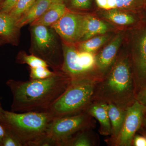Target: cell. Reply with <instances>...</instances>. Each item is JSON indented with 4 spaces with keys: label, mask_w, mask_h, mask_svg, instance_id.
<instances>
[{
    "label": "cell",
    "mask_w": 146,
    "mask_h": 146,
    "mask_svg": "<svg viewBox=\"0 0 146 146\" xmlns=\"http://www.w3.org/2000/svg\"><path fill=\"white\" fill-rule=\"evenodd\" d=\"M72 82L61 70L48 78L27 81L9 80L6 82L13 96L11 111L23 112L48 111Z\"/></svg>",
    "instance_id": "1"
},
{
    "label": "cell",
    "mask_w": 146,
    "mask_h": 146,
    "mask_svg": "<svg viewBox=\"0 0 146 146\" xmlns=\"http://www.w3.org/2000/svg\"><path fill=\"white\" fill-rule=\"evenodd\" d=\"M136 94L129 55L122 54L97 82L92 102L113 104L126 109L135 101Z\"/></svg>",
    "instance_id": "2"
},
{
    "label": "cell",
    "mask_w": 146,
    "mask_h": 146,
    "mask_svg": "<svg viewBox=\"0 0 146 146\" xmlns=\"http://www.w3.org/2000/svg\"><path fill=\"white\" fill-rule=\"evenodd\" d=\"M54 119L48 111L17 112L3 110L0 122L18 138L23 146H44Z\"/></svg>",
    "instance_id": "3"
},
{
    "label": "cell",
    "mask_w": 146,
    "mask_h": 146,
    "mask_svg": "<svg viewBox=\"0 0 146 146\" xmlns=\"http://www.w3.org/2000/svg\"><path fill=\"white\" fill-rule=\"evenodd\" d=\"M100 78L92 76L72 81L65 92L54 103L48 111L54 118L84 112L93 101L95 86Z\"/></svg>",
    "instance_id": "4"
},
{
    "label": "cell",
    "mask_w": 146,
    "mask_h": 146,
    "mask_svg": "<svg viewBox=\"0 0 146 146\" xmlns=\"http://www.w3.org/2000/svg\"><path fill=\"white\" fill-rule=\"evenodd\" d=\"M31 46L30 53L41 58L53 71L61 70L63 62L62 46L59 36L52 28L42 25H30Z\"/></svg>",
    "instance_id": "5"
},
{
    "label": "cell",
    "mask_w": 146,
    "mask_h": 146,
    "mask_svg": "<svg viewBox=\"0 0 146 146\" xmlns=\"http://www.w3.org/2000/svg\"><path fill=\"white\" fill-rule=\"evenodd\" d=\"M94 118L86 111L76 115L54 118L48 131L44 146H67L82 131L95 126Z\"/></svg>",
    "instance_id": "6"
},
{
    "label": "cell",
    "mask_w": 146,
    "mask_h": 146,
    "mask_svg": "<svg viewBox=\"0 0 146 146\" xmlns=\"http://www.w3.org/2000/svg\"><path fill=\"white\" fill-rule=\"evenodd\" d=\"M133 33L129 55L137 93L146 85V26Z\"/></svg>",
    "instance_id": "7"
},
{
    "label": "cell",
    "mask_w": 146,
    "mask_h": 146,
    "mask_svg": "<svg viewBox=\"0 0 146 146\" xmlns=\"http://www.w3.org/2000/svg\"><path fill=\"white\" fill-rule=\"evenodd\" d=\"M86 14L69 10L50 27L57 33L62 42L76 44L81 42L84 32Z\"/></svg>",
    "instance_id": "8"
},
{
    "label": "cell",
    "mask_w": 146,
    "mask_h": 146,
    "mask_svg": "<svg viewBox=\"0 0 146 146\" xmlns=\"http://www.w3.org/2000/svg\"><path fill=\"white\" fill-rule=\"evenodd\" d=\"M146 110L136 100L126 109L125 119L117 138L112 145L131 146L133 137L143 125Z\"/></svg>",
    "instance_id": "9"
},
{
    "label": "cell",
    "mask_w": 146,
    "mask_h": 146,
    "mask_svg": "<svg viewBox=\"0 0 146 146\" xmlns=\"http://www.w3.org/2000/svg\"><path fill=\"white\" fill-rule=\"evenodd\" d=\"M63 62L61 70L71 78L72 81L78 80L92 76L80 65L78 60L79 50L75 45L62 42Z\"/></svg>",
    "instance_id": "10"
},
{
    "label": "cell",
    "mask_w": 146,
    "mask_h": 146,
    "mask_svg": "<svg viewBox=\"0 0 146 146\" xmlns=\"http://www.w3.org/2000/svg\"><path fill=\"white\" fill-rule=\"evenodd\" d=\"M123 35L119 34L96 54L95 73L101 78L109 70L115 62L123 41Z\"/></svg>",
    "instance_id": "11"
},
{
    "label": "cell",
    "mask_w": 146,
    "mask_h": 146,
    "mask_svg": "<svg viewBox=\"0 0 146 146\" xmlns=\"http://www.w3.org/2000/svg\"><path fill=\"white\" fill-rule=\"evenodd\" d=\"M99 123L100 133L104 136H111L112 128L108 110V104L102 102L94 101L85 111Z\"/></svg>",
    "instance_id": "12"
},
{
    "label": "cell",
    "mask_w": 146,
    "mask_h": 146,
    "mask_svg": "<svg viewBox=\"0 0 146 146\" xmlns=\"http://www.w3.org/2000/svg\"><path fill=\"white\" fill-rule=\"evenodd\" d=\"M97 5L104 10L118 9L138 13L145 10L146 0H96Z\"/></svg>",
    "instance_id": "13"
},
{
    "label": "cell",
    "mask_w": 146,
    "mask_h": 146,
    "mask_svg": "<svg viewBox=\"0 0 146 146\" xmlns=\"http://www.w3.org/2000/svg\"><path fill=\"white\" fill-rule=\"evenodd\" d=\"M21 29L17 25V21L9 13L0 12V36L7 43L18 46Z\"/></svg>",
    "instance_id": "14"
},
{
    "label": "cell",
    "mask_w": 146,
    "mask_h": 146,
    "mask_svg": "<svg viewBox=\"0 0 146 146\" xmlns=\"http://www.w3.org/2000/svg\"><path fill=\"white\" fill-rule=\"evenodd\" d=\"M108 104V116L112 128V134L108 142L112 145L119 134L125 119L126 109L113 104Z\"/></svg>",
    "instance_id": "15"
},
{
    "label": "cell",
    "mask_w": 146,
    "mask_h": 146,
    "mask_svg": "<svg viewBox=\"0 0 146 146\" xmlns=\"http://www.w3.org/2000/svg\"><path fill=\"white\" fill-rule=\"evenodd\" d=\"M69 10L65 3H54L41 17L35 20L30 25L51 27Z\"/></svg>",
    "instance_id": "16"
},
{
    "label": "cell",
    "mask_w": 146,
    "mask_h": 146,
    "mask_svg": "<svg viewBox=\"0 0 146 146\" xmlns=\"http://www.w3.org/2000/svg\"><path fill=\"white\" fill-rule=\"evenodd\" d=\"M55 3L53 0H36L31 7L17 21L20 28L31 25L43 15L46 11Z\"/></svg>",
    "instance_id": "17"
},
{
    "label": "cell",
    "mask_w": 146,
    "mask_h": 146,
    "mask_svg": "<svg viewBox=\"0 0 146 146\" xmlns=\"http://www.w3.org/2000/svg\"><path fill=\"white\" fill-rule=\"evenodd\" d=\"M136 14L120 9H112L105 10L102 13V16L115 25L129 26L137 24L139 21Z\"/></svg>",
    "instance_id": "18"
},
{
    "label": "cell",
    "mask_w": 146,
    "mask_h": 146,
    "mask_svg": "<svg viewBox=\"0 0 146 146\" xmlns=\"http://www.w3.org/2000/svg\"><path fill=\"white\" fill-rule=\"evenodd\" d=\"M110 30V26L105 22L94 16L86 14L84 34L81 42L96 35L107 33Z\"/></svg>",
    "instance_id": "19"
},
{
    "label": "cell",
    "mask_w": 146,
    "mask_h": 146,
    "mask_svg": "<svg viewBox=\"0 0 146 146\" xmlns=\"http://www.w3.org/2000/svg\"><path fill=\"white\" fill-rule=\"evenodd\" d=\"M110 37V35L107 33L100 35L79 42L76 45L79 50L94 53L106 43Z\"/></svg>",
    "instance_id": "20"
},
{
    "label": "cell",
    "mask_w": 146,
    "mask_h": 146,
    "mask_svg": "<svg viewBox=\"0 0 146 146\" xmlns=\"http://www.w3.org/2000/svg\"><path fill=\"white\" fill-rule=\"evenodd\" d=\"M92 129L82 131L69 141L68 146H92L96 145L97 141L94 133L91 132Z\"/></svg>",
    "instance_id": "21"
},
{
    "label": "cell",
    "mask_w": 146,
    "mask_h": 146,
    "mask_svg": "<svg viewBox=\"0 0 146 146\" xmlns=\"http://www.w3.org/2000/svg\"><path fill=\"white\" fill-rule=\"evenodd\" d=\"M96 54L94 53L78 51L79 61L82 68L90 74L97 76L95 73Z\"/></svg>",
    "instance_id": "22"
},
{
    "label": "cell",
    "mask_w": 146,
    "mask_h": 146,
    "mask_svg": "<svg viewBox=\"0 0 146 146\" xmlns=\"http://www.w3.org/2000/svg\"><path fill=\"white\" fill-rule=\"evenodd\" d=\"M16 62L19 64H27L31 68L43 66L49 67L45 61L34 55L28 54L23 51L18 53L16 58Z\"/></svg>",
    "instance_id": "23"
},
{
    "label": "cell",
    "mask_w": 146,
    "mask_h": 146,
    "mask_svg": "<svg viewBox=\"0 0 146 146\" xmlns=\"http://www.w3.org/2000/svg\"><path fill=\"white\" fill-rule=\"evenodd\" d=\"M36 1L19 0L9 13L17 21L31 7Z\"/></svg>",
    "instance_id": "24"
},
{
    "label": "cell",
    "mask_w": 146,
    "mask_h": 146,
    "mask_svg": "<svg viewBox=\"0 0 146 146\" xmlns=\"http://www.w3.org/2000/svg\"><path fill=\"white\" fill-rule=\"evenodd\" d=\"M46 66H40L30 68V80L44 79L53 75L55 71H51Z\"/></svg>",
    "instance_id": "25"
},
{
    "label": "cell",
    "mask_w": 146,
    "mask_h": 146,
    "mask_svg": "<svg viewBox=\"0 0 146 146\" xmlns=\"http://www.w3.org/2000/svg\"><path fill=\"white\" fill-rule=\"evenodd\" d=\"M2 146H23V145L18 138L6 128V132L3 140Z\"/></svg>",
    "instance_id": "26"
},
{
    "label": "cell",
    "mask_w": 146,
    "mask_h": 146,
    "mask_svg": "<svg viewBox=\"0 0 146 146\" xmlns=\"http://www.w3.org/2000/svg\"><path fill=\"white\" fill-rule=\"evenodd\" d=\"M138 132L140 134L136 133L134 136L132 146H146V131L142 127Z\"/></svg>",
    "instance_id": "27"
},
{
    "label": "cell",
    "mask_w": 146,
    "mask_h": 146,
    "mask_svg": "<svg viewBox=\"0 0 146 146\" xmlns=\"http://www.w3.org/2000/svg\"><path fill=\"white\" fill-rule=\"evenodd\" d=\"M71 7L77 10H86L91 7V0H71Z\"/></svg>",
    "instance_id": "28"
},
{
    "label": "cell",
    "mask_w": 146,
    "mask_h": 146,
    "mask_svg": "<svg viewBox=\"0 0 146 146\" xmlns=\"http://www.w3.org/2000/svg\"><path fill=\"white\" fill-rule=\"evenodd\" d=\"M19 0H5L0 6V12L9 13Z\"/></svg>",
    "instance_id": "29"
},
{
    "label": "cell",
    "mask_w": 146,
    "mask_h": 146,
    "mask_svg": "<svg viewBox=\"0 0 146 146\" xmlns=\"http://www.w3.org/2000/svg\"><path fill=\"white\" fill-rule=\"evenodd\" d=\"M135 100L142 105L146 110V85L137 92Z\"/></svg>",
    "instance_id": "30"
},
{
    "label": "cell",
    "mask_w": 146,
    "mask_h": 146,
    "mask_svg": "<svg viewBox=\"0 0 146 146\" xmlns=\"http://www.w3.org/2000/svg\"><path fill=\"white\" fill-rule=\"evenodd\" d=\"M6 132V128L4 125L0 122V146H2V144L3 138Z\"/></svg>",
    "instance_id": "31"
},
{
    "label": "cell",
    "mask_w": 146,
    "mask_h": 146,
    "mask_svg": "<svg viewBox=\"0 0 146 146\" xmlns=\"http://www.w3.org/2000/svg\"><path fill=\"white\" fill-rule=\"evenodd\" d=\"M142 127L146 131V113L145 115V117H144Z\"/></svg>",
    "instance_id": "32"
},
{
    "label": "cell",
    "mask_w": 146,
    "mask_h": 146,
    "mask_svg": "<svg viewBox=\"0 0 146 146\" xmlns=\"http://www.w3.org/2000/svg\"><path fill=\"white\" fill-rule=\"evenodd\" d=\"M7 43L6 42L5 40L0 36V46L5 44H7Z\"/></svg>",
    "instance_id": "33"
},
{
    "label": "cell",
    "mask_w": 146,
    "mask_h": 146,
    "mask_svg": "<svg viewBox=\"0 0 146 146\" xmlns=\"http://www.w3.org/2000/svg\"><path fill=\"white\" fill-rule=\"evenodd\" d=\"M55 3H65L67 0H53Z\"/></svg>",
    "instance_id": "34"
},
{
    "label": "cell",
    "mask_w": 146,
    "mask_h": 146,
    "mask_svg": "<svg viewBox=\"0 0 146 146\" xmlns=\"http://www.w3.org/2000/svg\"><path fill=\"white\" fill-rule=\"evenodd\" d=\"M3 110V109L2 107L1 106V102H0V115H1L2 112Z\"/></svg>",
    "instance_id": "35"
},
{
    "label": "cell",
    "mask_w": 146,
    "mask_h": 146,
    "mask_svg": "<svg viewBox=\"0 0 146 146\" xmlns=\"http://www.w3.org/2000/svg\"><path fill=\"white\" fill-rule=\"evenodd\" d=\"M5 0H0V6L4 2Z\"/></svg>",
    "instance_id": "36"
},
{
    "label": "cell",
    "mask_w": 146,
    "mask_h": 146,
    "mask_svg": "<svg viewBox=\"0 0 146 146\" xmlns=\"http://www.w3.org/2000/svg\"><path fill=\"white\" fill-rule=\"evenodd\" d=\"M146 9V8H145V9Z\"/></svg>",
    "instance_id": "37"
},
{
    "label": "cell",
    "mask_w": 146,
    "mask_h": 146,
    "mask_svg": "<svg viewBox=\"0 0 146 146\" xmlns=\"http://www.w3.org/2000/svg\"><path fill=\"white\" fill-rule=\"evenodd\" d=\"M145 10H146V9H145Z\"/></svg>",
    "instance_id": "38"
}]
</instances>
